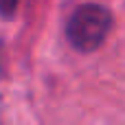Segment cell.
I'll return each instance as SVG.
<instances>
[{
  "mask_svg": "<svg viewBox=\"0 0 125 125\" xmlns=\"http://www.w3.org/2000/svg\"><path fill=\"white\" fill-rule=\"evenodd\" d=\"M110 29H112V13L105 7L83 4L70 15L66 24V35L73 48L81 53H90L105 42Z\"/></svg>",
  "mask_w": 125,
  "mask_h": 125,
  "instance_id": "1",
  "label": "cell"
},
{
  "mask_svg": "<svg viewBox=\"0 0 125 125\" xmlns=\"http://www.w3.org/2000/svg\"><path fill=\"white\" fill-rule=\"evenodd\" d=\"M15 7H18V0H0V15L11 18L15 13Z\"/></svg>",
  "mask_w": 125,
  "mask_h": 125,
  "instance_id": "2",
  "label": "cell"
}]
</instances>
